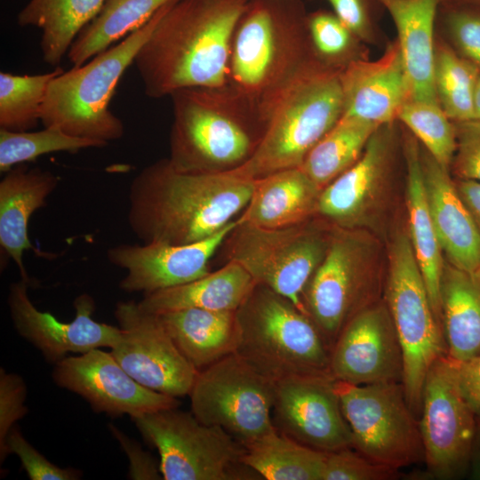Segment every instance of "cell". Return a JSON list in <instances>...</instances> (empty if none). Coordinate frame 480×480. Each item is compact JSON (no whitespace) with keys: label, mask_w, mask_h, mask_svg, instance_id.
<instances>
[{"label":"cell","mask_w":480,"mask_h":480,"mask_svg":"<svg viewBox=\"0 0 480 480\" xmlns=\"http://www.w3.org/2000/svg\"><path fill=\"white\" fill-rule=\"evenodd\" d=\"M379 127L372 123L342 115L308 153L300 168L323 189L360 158L370 138Z\"/></svg>","instance_id":"34"},{"label":"cell","mask_w":480,"mask_h":480,"mask_svg":"<svg viewBox=\"0 0 480 480\" xmlns=\"http://www.w3.org/2000/svg\"><path fill=\"white\" fill-rule=\"evenodd\" d=\"M480 70L449 44L436 41L434 85L438 103L455 122L475 119V93Z\"/></svg>","instance_id":"35"},{"label":"cell","mask_w":480,"mask_h":480,"mask_svg":"<svg viewBox=\"0 0 480 480\" xmlns=\"http://www.w3.org/2000/svg\"><path fill=\"white\" fill-rule=\"evenodd\" d=\"M420 162L428 209L444 260L460 269L480 268V231L449 169L438 164L423 147Z\"/></svg>","instance_id":"23"},{"label":"cell","mask_w":480,"mask_h":480,"mask_svg":"<svg viewBox=\"0 0 480 480\" xmlns=\"http://www.w3.org/2000/svg\"><path fill=\"white\" fill-rule=\"evenodd\" d=\"M454 182L461 200L480 231V181L457 179Z\"/></svg>","instance_id":"48"},{"label":"cell","mask_w":480,"mask_h":480,"mask_svg":"<svg viewBox=\"0 0 480 480\" xmlns=\"http://www.w3.org/2000/svg\"><path fill=\"white\" fill-rule=\"evenodd\" d=\"M105 0H30L19 12L20 27L42 30L40 47L44 62L57 66L82 29L100 11Z\"/></svg>","instance_id":"31"},{"label":"cell","mask_w":480,"mask_h":480,"mask_svg":"<svg viewBox=\"0 0 480 480\" xmlns=\"http://www.w3.org/2000/svg\"><path fill=\"white\" fill-rule=\"evenodd\" d=\"M169 4V3H168ZM147 23L80 66L50 83L41 113L44 127L108 144L121 139L124 125L109 108L115 90L154 30L166 5Z\"/></svg>","instance_id":"6"},{"label":"cell","mask_w":480,"mask_h":480,"mask_svg":"<svg viewBox=\"0 0 480 480\" xmlns=\"http://www.w3.org/2000/svg\"><path fill=\"white\" fill-rule=\"evenodd\" d=\"M443 0H379L390 14L410 82L411 98L436 101L435 20Z\"/></svg>","instance_id":"25"},{"label":"cell","mask_w":480,"mask_h":480,"mask_svg":"<svg viewBox=\"0 0 480 480\" xmlns=\"http://www.w3.org/2000/svg\"><path fill=\"white\" fill-rule=\"evenodd\" d=\"M439 298L447 356L456 361L479 356L480 268L468 271L444 260Z\"/></svg>","instance_id":"29"},{"label":"cell","mask_w":480,"mask_h":480,"mask_svg":"<svg viewBox=\"0 0 480 480\" xmlns=\"http://www.w3.org/2000/svg\"><path fill=\"white\" fill-rule=\"evenodd\" d=\"M108 144L69 135L56 127H44L36 132H13L0 128V172L33 161L40 156L54 152L76 153L90 148H104Z\"/></svg>","instance_id":"37"},{"label":"cell","mask_w":480,"mask_h":480,"mask_svg":"<svg viewBox=\"0 0 480 480\" xmlns=\"http://www.w3.org/2000/svg\"><path fill=\"white\" fill-rule=\"evenodd\" d=\"M330 236L309 227L308 221L263 228L238 219L225 243L228 260L241 264L258 284L290 300L308 315L303 293L325 255Z\"/></svg>","instance_id":"12"},{"label":"cell","mask_w":480,"mask_h":480,"mask_svg":"<svg viewBox=\"0 0 480 480\" xmlns=\"http://www.w3.org/2000/svg\"><path fill=\"white\" fill-rule=\"evenodd\" d=\"M398 476V470L375 463L354 448L326 452L323 480H390Z\"/></svg>","instance_id":"41"},{"label":"cell","mask_w":480,"mask_h":480,"mask_svg":"<svg viewBox=\"0 0 480 480\" xmlns=\"http://www.w3.org/2000/svg\"><path fill=\"white\" fill-rule=\"evenodd\" d=\"M188 396L199 421L220 427L244 446L277 429L275 382L236 353L198 371Z\"/></svg>","instance_id":"11"},{"label":"cell","mask_w":480,"mask_h":480,"mask_svg":"<svg viewBox=\"0 0 480 480\" xmlns=\"http://www.w3.org/2000/svg\"><path fill=\"white\" fill-rule=\"evenodd\" d=\"M394 153L392 124L380 125L360 158L322 189L316 213L342 229L372 226L389 193Z\"/></svg>","instance_id":"16"},{"label":"cell","mask_w":480,"mask_h":480,"mask_svg":"<svg viewBox=\"0 0 480 480\" xmlns=\"http://www.w3.org/2000/svg\"><path fill=\"white\" fill-rule=\"evenodd\" d=\"M456 1L462 2V3H465V4H468L476 5V6H480V0H456Z\"/></svg>","instance_id":"51"},{"label":"cell","mask_w":480,"mask_h":480,"mask_svg":"<svg viewBox=\"0 0 480 480\" xmlns=\"http://www.w3.org/2000/svg\"><path fill=\"white\" fill-rule=\"evenodd\" d=\"M450 359L463 395L480 416V356L466 361Z\"/></svg>","instance_id":"47"},{"label":"cell","mask_w":480,"mask_h":480,"mask_svg":"<svg viewBox=\"0 0 480 480\" xmlns=\"http://www.w3.org/2000/svg\"><path fill=\"white\" fill-rule=\"evenodd\" d=\"M173 0H105L95 18L72 44L67 56L80 66L147 23Z\"/></svg>","instance_id":"32"},{"label":"cell","mask_w":480,"mask_h":480,"mask_svg":"<svg viewBox=\"0 0 480 480\" xmlns=\"http://www.w3.org/2000/svg\"><path fill=\"white\" fill-rule=\"evenodd\" d=\"M54 382L88 402L96 412L132 418L162 409L179 407L178 398L137 382L111 352L95 348L68 356L54 364Z\"/></svg>","instance_id":"18"},{"label":"cell","mask_w":480,"mask_h":480,"mask_svg":"<svg viewBox=\"0 0 480 480\" xmlns=\"http://www.w3.org/2000/svg\"><path fill=\"white\" fill-rule=\"evenodd\" d=\"M248 1L170 2L134 60L145 94L228 85L232 38Z\"/></svg>","instance_id":"2"},{"label":"cell","mask_w":480,"mask_h":480,"mask_svg":"<svg viewBox=\"0 0 480 480\" xmlns=\"http://www.w3.org/2000/svg\"><path fill=\"white\" fill-rule=\"evenodd\" d=\"M307 25L312 52L323 64L342 69L351 61L364 58L360 40L333 12L318 10L308 13Z\"/></svg>","instance_id":"39"},{"label":"cell","mask_w":480,"mask_h":480,"mask_svg":"<svg viewBox=\"0 0 480 480\" xmlns=\"http://www.w3.org/2000/svg\"><path fill=\"white\" fill-rule=\"evenodd\" d=\"M27 387L24 380L15 373L0 370V461L8 456L6 439L16 422L28 412L25 405Z\"/></svg>","instance_id":"43"},{"label":"cell","mask_w":480,"mask_h":480,"mask_svg":"<svg viewBox=\"0 0 480 480\" xmlns=\"http://www.w3.org/2000/svg\"><path fill=\"white\" fill-rule=\"evenodd\" d=\"M256 179L234 169L191 172L158 160L131 181L128 224L142 243L199 242L217 234L245 209Z\"/></svg>","instance_id":"1"},{"label":"cell","mask_w":480,"mask_h":480,"mask_svg":"<svg viewBox=\"0 0 480 480\" xmlns=\"http://www.w3.org/2000/svg\"><path fill=\"white\" fill-rule=\"evenodd\" d=\"M357 232L335 227L303 293L307 313L330 348L350 318L374 303L370 246Z\"/></svg>","instance_id":"13"},{"label":"cell","mask_w":480,"mask_h":480,"mask_svg":"<svg viewBox=\"0 0 480 480\" xmlns=\"http://www.w3.org/2000/svg\"><path fill=\"white\" fill-rule=\"evenodd\" d=\"M244 464L267 480H323L326 452L278 429L244 446Z\"/></svg>","instance_id":"33"},{"label":"cell","mask_w":480,"mask_h":480,"mask_svg":"<svg viewBox=\"0 0 480 480\" xmlns=\"http://www.w3.org/2000/svg\"><path fill=\"white\" fill-rule=\"evenodd\" d=\"M340 71L314 55L260 101L262 136L251 156L234 170L259 179L300 167L343 114Z\"/></svg>","instance_id":"3"},{"label":"cell","mask_w":480,"mask_h":480,"mask_svg":"<svg viewBox=\"0 0 480 480\" xmlns=\"http://www.w3.org/2000/svg\"><path fill=\"white\" fill-rule=\"evenodd\" d=\"M404 153L406 164L408 236L433 311L442 325L439 285L444 258L428 209L421 169L420 147L419 140L412 134L405 137Z\"/></svg>","instance_id":"27"},{"label":"cell","mask_w":480,"mask_h":480,"mask_svg":"<svg viewBox=\"0 0 480 480\" xmlns=\"http://www.w3.org/2000/svg\"><path fill=\"white\" fill-rule=\"evenodd\" d=\"M158 316L177 348L197 371L236 353V311L191 308Z\"/></svg>","instance_id":"30"},{"label":"cell","mask_w":480,"mask_h":480,"mask_svg":"<svg viewBox=\"0 0 480 480\" xmlns=\"http://www.w3.org/2000/svg\"><path fill=\"white\" fill-rule=\"evenodd\" d=\"M334 387L355 450L396 470L424 461L419 420L402 382L355 385L335 380Z\"/></svg>","instance_id":"10"},{"label":"cell","mask_w":480,"mask_h":480,"mask_svg":"<svg viewBox=\"0 0 480 480\" xmlns=\"http://www.w3.org/2000/svg\"><path fill=\"white\" fill-rule=\"evenodd\" d=\"M63 69L37 75L0 73V128L30 131L41 122L43 104L52 80Z\"/></svg>","instance_id":"36"},{"label":"cell","mask_w":480,"mask_h":480,"mask_svg":"<svg viewBox=\"0 0 480 480\" xmlns=\"http://www.w3.org/2000/svg\"><path fill=\"white\" fill-rule=\"evenodd\" d=\"M420 414L428 475L444 480L466 476L476 414L460 389L447 355L439 357L427 373Z\"/></svg>","instance_id":"14"},{"label":"cell","mask_w":480,"mask_h":480,"mask_svg":"<svg viewBox=\"0 0 480 480\" xmlns=\"http://www.w3.org/2000/svg\"><path fill=\"white\" fill-rule=\"evenodd\" d=\"M60 180L49 171L21 164L4 172L0 181L1 254L13 260L20 279L29 284L31 280L23 262L24 252L34 249L28 238V221L36 210L46 204Z\"/></svg>","instance_id":"24"},{"label":"cell","mask_w":480,"mask_h":480,"mask_svg":"<svg viewBox=\"0 0 480 480\" xmlns=\"http://www.w3.org/2000/svg\"><path fill=\"white\" fill-rule=\"evenodd\" d=\"M333 13L360 40L373 38L372 0H327Z\"/></svg>","instance_id":"45"},{"label":"cell","mask_w":480,"mask_h":480,"mask_svg":"<svg viewBox=\"0 0 480 480\" xmlns=\"http://www.w3.org/2000/svg\"><path fill=\"white\" fill-rule=\"evenodd\" d=\"M238 218L204 240L172 244L162 241L108 248L109 263L126 271L119 287L143 294L179 286L207 275L209 261L236 227Z\"/></svg>","instance_id":"21"},{"label":"cell","mask_w":480,"mask_h":480,"mask_svg":"<svg viewBox=\"0 0 480 480\" xmlns=\"http://www.w3.org/2000/svg\"><path fill=\"white\" fill-rule=\"evenodd\" d=\"M8 455L16 454L31 480H77L82 472L71 468H60L48 460L24 437L17 425L8 434L6 439Z\"/></svg>","instance_id":"42"},{"label":"cell","mask_w":480,"mask_h":480,"mask_svg":"<svg viewBox=\"0 0 480 480\" xmlns=\"http://www.w3.org/2000/svg\"><path fill=\"white\" fill-rule=\"evenodd\" d=\"M236 319V354L273 382L330 374V347L312 319L285 297L257 284Z\"/></svg>","instance_id":"7"},{"label":"cell","mask_w":480,"mask_h":480,"mask_svg":"<svg viewBox=\"0 0 480 480\" xmlns=\"http://www.w3.org/2000/svg\"><path fill=\"white\" fill-rule=\"evenodd\" d=\"M475 119L480 121V76L478 77L475 93Z\"/></svg>","instance_id":"50"},{"label":"cell","mask_w":480,"mask_h":480,"mask_svg":"<svg viewBox=\"0 0 480 480\" xmlns=\"http://www.w3.org/2000/svg\"><path fill=\"white\" fill-rule=\"evenodd\" d=\"M170 162L191 172L234 169L253 153L264 130L259 104L228 84L192 87L171 95Z\"/></svg>","instance_id":"4"},{"label":"cell","mask_w":480,"mask_h":480,"mask_svg":"<svg viewBox=\"0 0 480 480\" xmlns=\"http://www.w3.org/2000/svg\"><path fill=\"white\" fill-rule=\"evenodd\" d=\"M122 332L111 353L137 382L176 398L188 396L198 371L186 359L160 317L134 300L116 305Z\"/></svg>","instance_id":"15"},{"label":"cell","mask_w":480,"mask_h":480,"mask_svg":"<svg viewBox=\"0 0 480 480\" xmlns=\"http://www.w3.org/2000/svg\"><path fill=\"white\" fill-rule=\"evenodd\" d=\"M301 0H249L231 44L228 85L259 104L314 56Z\"/></svg>","instance_id":"5"},{"label":"cell","mask_w":480,"mask_h":480,"mask_svg":"<svg viewBox=\"0 0 480 480\" xmlns=\"http://www.w3.org/2000/svg\"><path fill=\"white\" fill-rule=\"evenodd\" d=\"M397 119L438 164L450 169L456 151L455 128L438 102L410 99Z\"/></svg>","instance_id":"38"},{"label":"cell","mask_w":480,"mask_h":480,"mask_svg":"<svg viewBox=\"0 0 480 480\" xmlns=\"http://www.w3.org/2000/svg\"><path fill=\"white\" fill-rule=\"evenodd\" d=\"M456 151L452 163L457 179L480 181V121L455 122Z\"/></svg>","instance_id":"44"},{"label":"cell","mask_w":480,"mask_h":480,"mask_svg":"<svg viewBox=\"0 0 480 480\" xmlns=\"http://www.w3.org/2000/svg\"><path fill=\"white\" fill-rule=\"evenodd\" d=\"M321 191L300 167L276 172L256 179L251 199L238 219L263 228L296 226L316 213Z\"/></svg>","instance_id":"26"},{"label":"cell","mask_w":480,"mask_h":480,"mask_svg":"<svg viewBox=\"0 0 480 480\" xmlns=\"http://www.w3.org/2000/svg\"><path fill=\"white\" fill-rule=\"evenodd\" d=\"M109 428L128 455L130 460L129 476L131 478L163 479L160 468H156L149 453L143 451L137 443L129 439L114 426L110 425Z\"/></svg>","instance_id":"46"},{"label":"cell","mask_w":480,"mask_h":480,"mask_svg":"<svg viewBox=\"0 0 480 480\" xmlns=\"http://www.w3.org/2000/svg\"><path fill=\"white\" fill-rule=\"evenodd\" d=\"M334 381L330 374L297 375L276 381L273 404L276 428L321 452L353 448Z\"/></svg>","instance_id":"17"},{"label":"cell","mask_w":480,"mask_h":480,"mask_svg":"<svg viewBox=\"0 0 480 480\" xmlns=\"http://www.w3.org/2000/svg\"><path fill=\"white\" fill-rule=\"evenodd\" d=\"M442 22L452 48L480 70V6L443 0Z\"/></svg>","instance_id":"40"},{"label":"cell","mask_w":480,"mask_h":480,"mask_svg":"<svg viewBox=\"0 0 480 480\" xmlns=\"http://www.w3.org/2000/svg\"><path fill=\"white\" fill-rule=\"evenodd\" d=\"M385 297L402 348L404 395L418 417L427 373L447 347L405 231H397L389 246Z\"/></svg>","instance_id":"8"},{"label":"cell","mask_w":480,"mask_h":480,"mask_svg":"<svg viewBox=\"0 0 480 480\" xmlns=\"http://www.w3.org/2000/svg\"><path fill=\"white\" fill-rule=\"evenodd\" d=\"M403 354L386 302H374L345 324L330 353L329 371L355 385L402 382Z\"/></svg>","instance_id":"19"},{"label":"cell","mask_w":480,"mask_h":480,"mask_svg":"<svg viewBox=\"0 0 480 480\" xmlns=\"http://www.w3.org/2000/svg\"><path fill=\"white\" fill-rule=\"evenodd\" d=\"M29 284L20 279L11 284L7 297L10 316L17 332L54 364L69 353L84 354L95 348H113L122 337L121 329L92 318L93 299L87 293L74 300L76 316L62 322L37 309L28 297Z\"/></svg>","instance_id":"20"},{"label":"cell","mask_w":480,"mask_h":480,"mask_svg":"<svg viewBox=\"0 0 480 480\" xmlns=\"http://www.w3.org/2000/svg\"><path fill=\"white\" fill-rule=\"evenodd\" d=\"M160 455L164 480H238L258 475L243 462L245 448L226 430L178 407L132 418Z\"/></svg>","instance_id":"9"},{"label":"cell","mask_w":480,"mask_h":480,"mask_svg":"<svg viewBox=\"0 0 480 480\" xmlns=\"http://www.w3.org/2000/svg\"><path fill=\"white\" fill-rule=\"evenodd\" d=\"M468 472L473 479L480 480V416L476 415Z\"/></svg>","instance_id":"49"},{"label":"cell","mask_w":480,"mask_h":480,"mask_svg":"<svg viewBox=\"0 0 480 480\" xmlns=\"http://www.w3.org/2000/svg\"><path fill=\"white\" fill-rule=\"evenodd\" d=\"M343 114L379 126L393 124L411 98V87L402 54L396 41L374 60L365 57L340 71Z\"/></svg>","instance_id":"22"},{"label":"cell","mask_w":480,"mask_h":480,"mask_svg":"<svg viewBox=\"0 0 480 480\" xmlns=\"http://www.w3.org/2000/svg\"><path fill=\"white\" fill-rule=\"evenodd\" d=\"M257 283L238 262L228 260L220 269L189 283L143 294L140 308L162 314L182 308L236 311Z\"/></svg>","instance_id":"28"}]
</instances>
